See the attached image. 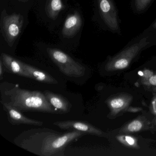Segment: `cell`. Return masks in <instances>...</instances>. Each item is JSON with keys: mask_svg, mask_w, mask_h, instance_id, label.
<instances>
[{"mask_svg": "<svg viewBox=\"0 0 156 156\" xmlns=\"http://www.w3.org/2000/svg\"><path fill=\"white\" fill-rule=\"evenodd\" d=\"M86 133L82 131L58 132L46 128L25 130L14 140L15 145L40 156H63L66 147Z\"/></svg>", "mask_w": 156, "mask_h": 156, "instance_id": "cell-1", "label": "cell"}, {"mask_svg": "<svg viewBox=\"0 0 156 156\" xmlns=\"http://www.w3.org/2000/svg\"><path fill=\"white\" fill-rule=\"evenodd\" d=\"M0 90L2 105L22 112L59 114L41 91L23 89L19 85L6 82L1 84Z\"/></svg>", "mask_w": 156, "mask_h": 156, "instance_id": "cell-2", "label": "cell"}, {"mask_svg": "<svg viewBox=\"0 0 156 156\" xmlns=\"http://www.w3.org/2000/svg\"><path fill=\"white\" fill-rule=\"evenodd\" d=\"M47 51L53 62L66 76L77 78L84 75L86 71L84 66L62 51L49 48Z\"/></svg>", "mask_w": 156, "mask_h": 156, "instance_id": "cell-3", "label": "cell"}, {"mask_svg": "<svg viewBox=\"0 0 156 156\" xmlns=\"http://www.w3.org/2000/svg\"><path fill=\"white\" fill-rule=\"evenodd\" d=\"M23 16L20 14L13 13L9 15L5 9L1 16V32L8 45L12 47L20 34L23 26Z\"/></svg>", "mask_w": 156, "mask_h": 156, "instance_id": "cell-4", "label": "cell"}, {"mask_svg": "<svg viewBox=\"0 0 156 156\" xmlns=\"http://www.w3.org/2000/svg\"><path fill=\"white\" fill-rule=\"evenodd\" d=\"M97 1L99 14L105 25L111 31L119 33V21L114 0Z\"/></svg>", "mask_w": 156, "mask_h": 156, "instance_id": "cell-5", "label": "cell"}, {"mask_svg": "<svg viewBox=\"0 0 156 156\" xmlns=\"http://www.w3.org/2000/svg\"><path fill=\"white\" fill-rule=\"evenodd\" d=\"M53 125L57 126L61 129L67 131L76 130L84 132L86 134L101 135L100 130L86 121L74 120L56 121L53 123Z\"/></svg>", "mask_w": 156, "mask_h": 156, "instance_id": "cell-6", "label": "cell"}, {"mask_svg": "<svg viewBox=\"0 0 156 156\" xmlns=\"http://www.w3.org/2000/svg\"><path fill=\"white\" fill-rule=\"evenodd\" d=\"M82 24V17L78 11L69 14L65 21L62 34L65 38H73L80 31Z\"/></svg>", "mask_w": 156, "mask_h": 156, "instance_id": "cell-7", "label": "cell"}, {"mask_svg": "<svg viewBox=\"0 0 156 156\" xmlns=\"http://www.w3.org/2000/svg\"><path fill=\"white\" fill-rule=\"evenodd\" d=\"M3 109L6 112L8 120L12 125H23L42 126L43 125L42 121L35 120L27 117L23 114L21 111L15 108L3 105Z\"/></svg>", "mask_w": 156, "mask_h": 156, "instance_id": "cell-8", "label": "cell"}, {"mask_svg": "<svg viewBox=\"0 0 156 156\" xmlns=\"http://www.w3.org/2000/svg\"><path fill=\"white\" fill-rule=\"evenodd\" d=\"M44 93L47 100L59 114H66L71 111L72 105L67 98L62 95L48 90L44 91Z\"/></svg>", "mask_w": 156, "mask_h": 156, "instance_id": "cell-9", "label": "cell"}, {"mask_svg": "<svg viewBox=\"0 0 156 156\" xmlns=\"http://www.w3.org/2000/svg\"><path fill=\"white\" fill-rule=\"evenodd\" d=\"M1 60L2 61L6 71L8 72L20 76L31 78L30 74L23 66L22 62L3 53L1 54Z\"/></svg>", "mask_w": 156, "mask_h": 156, "instance_id": "cell-10", "label": "cell"}, {"mask_svg": "<svg viewBox=\"0 0 156 156\" xmlns=\"http://www.w3.org/2000/svg\"><path fill=\"white\" fill-rule=\"evenodd\" d=\"M22 65L24 69L30 74L31 79L44 83L50 84L58 83L57 80L49 74L23 62Z\"/></svg>", "mask_w": 156, "mask_h": 156, "instance_id": "cell-11", "label": "cell"}, {"mask_svg": "<svg viewBox=\"0 0 156 156\" xmlns=\"http://www.w3.org/2000/svg\"><path fill=\"white\" fill-rule=\"evenodd\" d=\"M64 9L62 0H46L45 10L50 19L55 20Z\"/></svg>", "mask_w": 156, "mask_h": 156, "instance_id": "cell-12", "label": "cell"}, {"mask_svg": "<svg viewBox=\"0 0 156 156\" xmlns=\"http://www.w3.org/2000/svg\"><path fill=\"white\" fill-rule=\"evenodd\" d=\"M152 0H134L133 8L137 12L144 11L148 7Z\"/></svg>", "mask_w": 156, "mask_h": 156, "instance_id": "cell-13", "label": "cell"}, {"mask_svg": "<svg viewBox=\"0 0 156 156\" xmlns=\"http://www.w3.org/2000/svg\"><path fill=\"white\" fill-rule=\"evenodd\" d=\"M114 66L116 69H124L126 68L129 64L128 61L123 59H115Z\"/></svg>", "mask_w": 156, "mask_h": 156, "instance_id": "cell-14", "label": "cell"}, {"mask_svg": "<svg viewBox=\"0 0 156 156\" xmlns=\"http://www.w3.org/2000/svg\"><path fill=\"white\" fill-rule=\"evenodd\" d=\"M142 124L138 120H135L129 125L128 129L130 131H137L141 129Z\"/></svg>", "mask_w": 156, "mask_h": 156, "instance_id": "cell-15", "label": "cell"}, {"mask_svg": "<svg viewBox=\"0 0 156 156\" xmlns=\"http://www.w3.org/2000/svg\"><path fill=\"white\" fill-rule=\"evenodd\" d=\"M124 104V101L120 98L114 99V100H112L110 103V105L112 107L115 108L121 107L123 106Z\"/></svg>", "mask_w": 156, "mask_h": 156, "instance_id": "cell-16", "label": "cell"}, {"mask_svg": "<svg viewBox=\"0 0 156 156\" xmlns=\"http://www.w3.org/2000/svg\"><path fill=\"white\" fill-rule=\"evenodd\" d=\"M126 140L128 143L129 145H133L135 143V140H134V139L132 138L131 137L126 136Z\"/></svg>", "mask_w": 156, "mask_h": 156, "instance_id": "cell-17", "label": "cell"}, {"mask_svg": "<svg viewBox=\"0 0 156 156\" xmlns=\"http://www.w3.org/2000/svg\"><path fill=\"white\" fill-rule=\"evenodd\" d=\"M4 65L3 62L1 60H0V76L2 77L3 76V72H4Z\"/></svg>", "mask_w": 156, "mask_h": 156, "instance_id": "cell-18", "label": "cell"}, {"mask_svg": "<svg viewBox=\"0 0 156 156\" xmlns=\"http://www.w3.org/2000/svg\"><path fill=\"white\" fill-rule=\"evenodd\" d=\"M149 82L153 85H156V75L151 76L149 79Z\"/></svg>", "mask_w": 156, "mask_h": 156, "instance_id": "cell-19", "label": "cell"}, {"mask_svg": "<svg viewBox=\"0 0 156 156\" xmlns=\"http://www.w3.org/2000/svg\"><path fill=\"white\" fill-rule=\"evenodd\" d=\"M148 30H147L150 31L156 32V20L152 24V26H151L150 28Z\"/></svg>", "mask_w": 156, "mask_h": 156, "instance_id": "cell-20", "label": "cell"}, {"mask_svg": "<svg viewBox=\"0 0 156 156\" xmlns=\"http://www.w3.org/2000/svg\"><path fill=\"white\" fill-rule=\"evenodd\" d=\"M20 2H27L29 1V0H18Z\"/></svg>", "mask_w": 156, "mask_h": 156, "instance_id": "cell-21", "label": "cell"}, {"mask_svg": "<svg viewBox=\"0 0 156 156\" xmlns=\"http://www.w3.org/2000/svg\"><path fill=\"white\" fill-rule=\"evenodd\" d=\"M139 74L140 75V76L143 75V73H142V72H139Z\"/></svg>", "mask_w": 156, "mask_h": 156, "instance_id": "cell-22", "label": "cell"}]
</instances>
